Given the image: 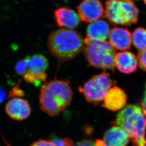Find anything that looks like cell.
<instances>
[{
	"label": "cell",
	"instance_id": "obj_1",
	"mask_svg": "<svg viewBox=\"0 0 146 146\" xmlns=\"http://www.w3.org/2000/svg\"><path fill=\"white\" fill-rule=\"evenodd\" d=\"M73 91L70 82L52 80L42 86L39 94L40 109L50 116H56L70 104Z\"/></svg>",
	"mask_w": 146,
	"mask_h": 146
},
{
	"label": "cell",
	"instance_id": "obj_2",
	"mask_svg": "<svg viewBox=\"0 0 146 146\" xmlns=\"http://www.w3.org/2000/svg\"><path fill=\"white\" fill-rule=\"evenodd\" d=\"M48 45L54 56L65 62L73 59L83 51L84 42L82 36L77 31L60 29L51 33Z\"/></svg>",
	"mask_w": 146,
	"mask_h": 146
},
{
	"label": "cell",
	"instance_id": "obj_3",
	"mask_svg": "<svg viewBox=\"0 0 146 146\" xmlns=\"http://www.w3.org/2000/svg\"><path fill=\"white\" fill-rule=\"evenodd\" d=\"M113 124L126 131L134 146H146V115L139 106H127L118 114Z\"/></svg>",
	"mask_w": 146,
	"mask_h": 146
},
{
	"label": "cell",
	"instance_id": "obj_4",
	"mask_svg": "<svg viewBox=\"0 0 146 146\" xmlns=\"http://www.w3.org/2000/svg\"><path fill=\"white\" fill-rule=\"evenodd\" d=\"M84 42L83 52L90 65L98 68L113 70L116 51L111 44L106 41L94 40L87 37Z\"/></svg>",
	"mask_w": 146,
	"mask_h": 146
},
{
	"label": "cell",
	"instance_id": "obj_5",
	"mask_svg": "<svg viewBox=\"0 0 146 146\" xmlns=\"http://www.w3.org/2000/svg\"><path fill=\"white\" fill-rule=\"evenodd\" d=\"M139 16V9L132 1H106L105 17L112 25H131L138 21Z\"/></svg>",
	"mask_w": 146,
	"mask_h": 146
},
{
	"label": "cell",
	"instance_id": "obj_6",
	"mask_svg": "<svg viewBox=\"0 0 146 146\" xmlns=\"http://www.w3.org/2000/svg\"><path fill=\"white\" fill-rule=\"evenodd\" d=\"M113 81L109 73L104 72L96 75L79 87L86 100L89 103L98 104L104 100L107 92L111 88Z\"/></svg>",
	"mask_w": 146,
	"mask_h": 146
},
{
	"label": "cell",
	"instance_id": "obj_7",
	"mask_svg": "<svg viewBox=\"0 0 146 146\" xmlns=\"http://www.w3.org/2000/svg\"><path fill=\"white\" fill-rule=\"evenodd\" d=\"M27 64V71L23 76L24 80L28 83L38 86L46 81V74L49 63L47 58L41 54L29 56L25 58Z\"/></svg>",
	"mask_w": 146,
	"mask_h": 146
},
{
	"label": "cell",
	"instance_id": "obj_8",
	"mask_svg": "<svg viewBox=\"0 0 146 146\" xmlns=\"http://www.w3.org/2000/svg\"><path fill=\"white\" fill-rule=\"evenodd\" d=\"M80 19L93 23L105 17V10L100 0H83L77 7Z\"/></svg>",
	"mask_w": 146,
	"mask_h": 146
},
{
	"label": "cell",
	"instance_id": "obj_9",
	"mask_svg": "<svg viewBox=\"0 0 146 146\" xmlns=\"http://www.w3.org/2000/svg\"><path fill=\"white\" fill-rule=\"evenodd\" d=\"M5 111L11 119L18 121L26 119L31 113L28 102L20 98H13L10 100L6 105Z\"/></svg>",
	"mask_w": 146,
	"mask_h": 146
},
{
	"label": "cell",
	"instance_id": "obj_10",
	"mask_svg": "<svg viewBox=\"0 0 146 146\" xmlns=\"http://www.w3.org/2000/svg\"><path fill=\"white\" fill-rule=\"evenodd\" d=\"M127 101V96L123 90L114 86L106 93L102 106L110 111H115L123 108L126 104Z\"/></svg>",
	"mask_w": 146,
	"mask_h": 146
},
{
	"label": "cell",
	"instance_id": "obj_11",
	"mask_svg": "<svg viewBox=\"0 0 146 146\" xmlns=\"http://www.w3.org/2000/svg\"><path fill=\"white\" fill-rule=\"evenodd\" d=\"M110 43L114 48L121 51L131 48L132 43V35L126 29L115 27L110 32Z\"/></svg>",
	"mask_w": 146,
	"mask_h": 146
},
{
	"label": "cell",
	"instance_id": "obj_12",
	"mask_svg": "<svg viewBox=\"0 0 146 146\" xmlns=\"http://www.w3.org/2000/svg\"><path fill=\"white\" fill-rule=\"evenodd\" d=\"M55 19L58 26L66 28L74 29L80 23L79 15L74 10L66 7H60L54 11Z\"/></svg>",
	"mask_w": 146,
	"mask_h": 146
},
{
	"label": "cell",
	"instance_id": "obj_13",
	"mask_svg": "<svg viewBox=\"0 0 146 146\" xmlns=\"http://www.w3.org/2000/svg\"><path fill=\"white\" fill-rule=\"evenodd\" d=\"M129 141L126 131L119 126H114L108 129L104 135V146H126Z\"/></svg>",
	"mask_w": 146,
	"mask_h": 146
},
{
	"label": "cell",
	"instance_id": "obj_14",
	"mask_svg": "<svg viewBox=\"0 0 146 146\" xmlns=\"http://www.w3.org/2000/svg\"><path fill=\"white\" fill-rule=\"evenodd\" d=\"M115 66L124 74H131L136 70L138 59L133 54L129 51L119 52L115 56Z\"/></svg>",
	"mask_w": 146,
	"mask_h": 146
},
{
	"label": "cell",
	"instance_id": "obj_15",
	"mask_svg": "<svg viewBox=\"0 0 146 146\" xmlns=\"http://www.w3.org/2000/svg\"><path fill=\"white\" fill-rule=\"evenodd\" d=\"M87 38L90 39L105 41L109 35L110 27L106 21L98 20L92 23L87 27Z\"/></svg>",
	"mask_w": 146,
	"mask_h": 146
},
{
	"label": "cell",
	"instance_id": "obj_16",
	"mask_svg": "<svg viewBox=\"0 0 146 146\" xmlns=\"http://www.w3.org/2000/svg\"><path fill=\"white\" fill-rule=\"evenodd\" d=\"M132 42L134 46L139 51L146 49V29L138 28L132 35Z\"/></svg>",
	"mask_w": 146,
	"mask_h": 146
},
{
	"label": "cell",
	"instance_id": "obj_17",
	"mask_svg": "<svg viewBox=\"0 0 146 146\" xmlns=\"http://www.w3.org/2000/svg\"><path fill=\"white\" fill-rule=\"evenodd\" d=\"M51 138L56 146H74L73 141L68 138L61 139L54 135H52Z\"/></svg>",
	"mask_w": 146,
	"mask_h": 146
},
{
	"label": "cell",
	"instance_id": "obj_18",
	"mask_svg": "<svg viewBox=\"0 0 146 146\" xmlns=\"http://www.w3.org/2000/svg\"><path fill=\"white\" fill-rule=\"evenodd\" d=\"M16 72L20 76H24L27 71V64L25 59H21L17 62L15 66Z\"/></svg>",
	"mask_w": 146,
	"mask_h": 146
},
{
	"label": "cell",
	"instance_id": "obj_19",
	"mask_svg": "<svg viewBox=\"0 0 146 146\" xmlns=\"http://www.w3.org/2000/svg\"><path fill=\"white\" fill-rule=\"evenodd\" d=\"M138 62L139 68L146 71V49L138 53Z\"/></svg>",
	"mask_w": 146,
	"mask_h": 146
},
{
	"label": "cell",
	"instance_id": "obj_20",
	"mask_svg": "<svg viewBox=\"0 0 146 146\" xmlns=\"http://www.w3.org/2000/svg\"><path fill=\"white\" fill-rule=\"evenodd\" d=\"M30 146H56L52 141L39 139L33 143Z\"/></svg>",
	"mask_w": 146,
	"mask_h": 146
},
{
	"label": "cell",
	"instance_id": "obj_21",
	"mask_svg": "<svg viewBox=\"0 0 146 146\" xmlns=\"http://www.w3.org/2000/svg\"><path fill=\"white\" fill-rule=\"evenodd\" d=\"M74 146H96V142L90 140L84 139L77 142L74 144Z\"/></svg>",
	"mask_w": 146,
	"mask_h": 146
},
{
	"label": "cell",
	"instance_id": "obj_22",
	"mask_svg": "<svg viewBox=\"0 0 146 146\" xmlns=\"http://www.w3.org/2000/svg\"><path fill=\"white\" fill-rule=\"evenodd\" d=\"M24 94L22 90H21L20 88H19L18 87L16 86L13 89L11 92L10 93V95L11 96H23Z\"/></svg>",
	"mask_w": 146,
	"mask_h": 146
},
{
	"label": "cell",
	"instance_id": "obj_23",
	"mask_svg": "<svg viewBox=\"0 0 146 146\" xmlns=\"http://www.w3.org/2000/svg\"><path fill=\"white\" fill-rule=\"evenodd\" d=\"M141 109L144 113L146 115V84L145 86V92L144 94L143 98L141 102Z\"/></svg>",
	"mask_w": 146,
	"mask_h": 146
},
{
	"label": "cell",
	"instance_id": "obj_24",
	"mask_svg": "<svg viewBox=\"0 0 146 146\" xmlns=\"http://www.w3.org/2000/svg\"><path fill=\"white\" fill-rule=\"evenodd\" d=\"M7 97V95L5 91L3 89L0 87V103H2L6 100Z\"/></svg>",
	"mask_w": 146,
	"mask_h": 146
},
{
	"label": "cell",
	"instance_id": "obj_25",
	"mask_svg": "<svg viewBox=\"0 0 146 146\" xmlns=\"http://www.w3.org/2000/svg\"><path fill=\"white\" fill-rule=\"evenodd\" d=\"M120 1H133V0H120ZM136 1H138V0H136Z\"/></svg>",
	"mask_w": 146,
	"mask_h": 146
},
{
	"label": "cell",
	"instance_id": "obj_26",
	"mask_svg": "<svg viewBox=\"0 0 146 146\" xmlns=\"http://www.w3.org/2000/svg\"><path fill=\"white\" fill-rule=\"evenodd\" d=\"M144 2L145 3V4H146V0H143Z\"/></svg>",
	"mask_w": 146,
	"mask_h": 146
},
{
	"label": "cell",
	"instance_id": "obj_27",
	"mask_svg": "<svg viewBox=\"0 0 146 146\" xmlns=\"http://www.w3.org/2000/svg\"></svg>",
	"mask_w": 146,
	"mask_h": 146
}]
</instances>
